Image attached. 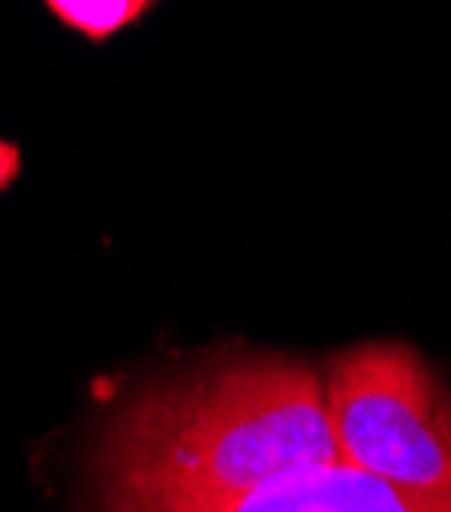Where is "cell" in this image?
Returning a JSON list of instances; mask_svg holds the SVG:
<instances>
[{"mask_svg": "<svg viewBox=\"0 0 451 512\" xmlns=\"http://www.w3.org/2000/svg\"><path fill=\"white\" fill-rule=\"evenodd\" d=\"M21 179V147L0 135V191H9Z\"/></svg>", "mask_w": 451, "mask_h": 512, "instance_id": "5b68a950", "label": "cell"}, {"mask_svg": "<svg viewBox=\"0 0 451 512\" xmlns=\"http://www.w3.org/2000/svg\"><path fill=\"white\" fill-rule=\"evenodd\" d=\"M321 391L342 464L451 500V395L411 346H350L330 358Z\"/></svg>", "mask_w": 451, "mask_h": 512, "instance_id": "7a4b0ae2", "label": "cell"}, {"mask_svg": "<svg viewBox=\"0 0 451 512\" xmlns=\"http://www.w3.org/2000/svg\"><path fill=\"white\" fill-rule=\"evenodd\" d=\"M321 464H338L321 370L293 358H232L155 382L98 443L110 512L232 500Z\"/></svg>", "mask_w": 451, "mask_h": 512, "instance_id": "6da1fadb", "label": "cell"}, {"mask_svg": "<svg viewBox=\"0 0 451 512\" xmlns=\"http://www.w3.org/2000/svg\"><path fill=\"white\" fill-rule=\"evenodd\" d=\"M41 5L66 29H74L78 37H86L94 45L110 41L122 29H131L147 13L143 0H41Z\"/></svg>", "mask_w": 451, "mask_h": 512, "instance_id": "277c9868", "label": "cell"}, {"mask_svg": "<svg viewBox=\"0 0 451 512\" xmlns=\"http://www.w3.org/2000/svg\"><path fill=\"white\" fill-rule=\"evenodd\" d=\"M122 512H451V500L403 492L338 460L321 468L285 472L232 500L151 504V508H122Z\"/></svg>", "mask_w": 451, "mask_h": 512, "instance_id": "3957f363", "label": "cell"}, {"mask_svg": "<svg viewBox=\"0 0 451 512\" xmlns=\"http://www.w3.org/2000/svg\"><path fill=\"white\" fill-rule=\"evenodd\" d=\"M143 5H147V9H151V5H159V0H143Z\"/></svg>", "mask_w": 451, "mask_h": 512, "instance_id": "8992f818", "label": "cell"}]
</instances>
